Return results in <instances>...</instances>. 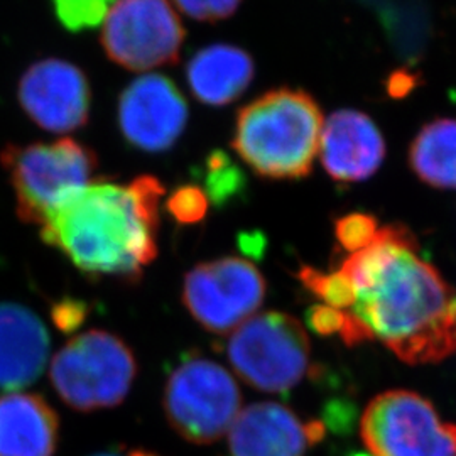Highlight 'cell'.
<instances>
[{"label":"cell","instance_id":"24","mask_svg":"<svg viewBox=\"0 0 456 456\" xmlns=\"http://www.w3.org/2000/svg\"><path fill=\"white\" fill-rule=\"evenodd\" d=\"M242 0H175L186 16L196 20H222L232 16Z\"/></svg>","mask_w":456,"mask_h":456},{"label":"cell","instance_id":"1","mask_svg":"<svg viewBox=\"0 0 456 456\" xmlns=\"http://www.w3.org/2000/svg\"><path fill=\"white\" fill-rule=\"evenodd\" d=\"M418 250L412 232L395 224L342 264L355 289L350 314L409 365L456 354L455 291Z\"/></svg>","mask_w":456,"mask_h":456},{"label":"cell","instance_id":"27","mask_svg":"<svg viewBox=\"0 0 456 456\" xmlns=\"http://www.w3.org/2000/svg\"><path fill=\"white\" fill-rule=\"evenodd\" d=\"M357 419V406L345 399H333L326 404L325 421L335 433L346 435L354 429Z\"/></svg>","mask_w":456,"mask_h":456},{"label":"cell","instance_id":"15","mask_svg":"<svg viewBox=\"0 0 456 456\" xmlns=\"http://www.w3.org/2000/svg\"><path fill=\"white\" fill-rule=\"evenodd\" d=\"M232 456H305V424L291 409L257 403L239 412L228 429Z\"/></svg>","mask_w":456,"mask_h":456},{"label":"cell","instance_id":"17","mask_svg":"<svg viewBox=\"0 0 456 456\" xmlns=\"http://www.w3.org/2000/svg\"><path fill=\"white\" fill-rule=\"evenodd\" d=\"M254 61L244 49L213 45L198 51L186 68L188 85L200 102L227 105L248 88L254 78Z\"/></svg>","mask_w":456,"mask_h":456},{"label":"cell","instance_id":"19","mask_svg":"<svg viewBox=\"0 0 456 456\" xmlns=\"http://www.w3.org/2000/svg\"><path fill=\"white\" fill-rule=\"evenodd\" d=\"M117 0H53L60 22L68 31L78 33L103 24Z\"/></svg>","mask_w":456,"mask_h":456},{"label":"cell","instance_id":"20","mask_svg":"<svg viewBox=\"0 0 456 456\" xmlns=\"http://www.w3.org/2000/svg\"><path fill=\"white\" fill-rule=\"evenodd\" d=\"M299 279L310 291L326 301L330 308H352L355 303V289L342 271L335 274H323L313 267H303Z\"/></svg>","mask_w":456,"mask_h":456},{"label":"cell","instance_id":"25","mask_svg":"<svg viewBox=\"0 0 456 456\" xmlns=\"http://www.w3.org/2000/svg\"><path fill=\"white\" fill-rule=\"evenodd\" d=\"M345 322H346V313L330 308V306L314 305L306 313V323L314 333H318L322 337L342 333Z\"/></svg>","mask_w":456,"mask_h":456},{"label":"cell","instance_id":"30","mask_svg":"<svg viewBox=\"0 0 456 456\" xmlns=\"http://www.w3.org/2000/svg\"><path fill=\"white\" fill-rule=\"evenodd\" d=\"M129 456H156L152 455V453H147V452H142V450H135V452H132Z\"/></svg>","mask_w":456,"mask_h":456},{"label":"cell","instance_id":"32","mask_svg":"<svg viewBox=\"0 0 456 456\" xmlns=\"http://www.w3.org/2000/svg\"><path fill=\"white\" fill-rule=\"evenodd\" d=\"M350 456H374V455H367V453H354V455Z\"/></svg>","mask_w":456,"mask_h":456},{"label":"cell","instance_id":"29","mask_svg":"<svg viewBox=\"0 0 456 456\" xmlns=\"http://www.w3.org/2000/svg\"><path fill=\"white\" fill-rule=\"evenodd\" d=\"M305 431H306V438L310 444L320 443L325 438L326 426L320 421H311V423L305 424Z\"/></svg>","mask_w":456,"mask_h":456},{"label":"cell","instance_id":"14","mask_svg":"<svg viewBox=\"0 0 456 456\" xmlns=\"http://www.w3.org/2000/svg\"><path fill=\"white\" fill-rule=\"evenodd\" d=\"M49 355L45 323L22 305L0 303V391L31 386Z\"/></svg>","mask_w":456,"mask_h":456},{"label":"cell","instance_id":"7","mask_svg":"<svg viewBox=\"0 0 456 456\" xmlns=\"http://www.w3.org/2000/svg\"><path fill=\"white\" fill-rule=\"evenodd\" d=\"M242 406L235 379L222 365L190 355L169 374L164 409L184 440L207 444L225 436Z\"/></svg>","mask_w":456,"mask_h":456},{"label":"cell","instance_id":"11","mask_svg":"<svg viewBox=\"0 0 456 456\" xmlns=\"http://www.w3.org/2000/svg\"><path fill=\"white\" fill-rule=\"evenodd\" d=\"M19 103L36 126L63 134L88 122L92 92L78 66L49 58L34 63L22 75Z\"/></svg>","mask_w":456,"mask_h":456},{"label":"cell","instance_id":"21","mask_svg":"<svg viewBox=\"0 0 456 456\" xmlns=\"http://www.w3.org/2000/svg\"><path fill=\"white\" fill-rule=\"evenodd\" d=\"M377 232V218L369 213H350L335 224L337 240L352 254L370 244Z\"/></svg>","mask_w":456,"mask_h":456},{"label":"cell","instance_id":"2","mask_svg":"<svg viewBox=\"0 0 456 456\" xmlns=\"http://www.w3.org/2000/svg\"><path fill=\"white\" fill-rule=\"evenodd\" d=\"M163 195L152 176L131 184L97 180L49 218L41 237L86 274L135 281L158 256Z\"/></svg>","mask_w":456,"mask_h":456},{"label":"cell","instance_id":"13","mask_svg":"<svg viewBox=\"0 0 456 456\" xmlns=\"http://www.w3.org/2000/svg\"><path fill=\"white\" fill-rule=\"evenodd\" d=\"M318 154L331 180L357 183L369 180L382 166L386 141L369 115L338 110L323 124Z\"/></svg>","mask_w":456,"mask_h":456},{"label":"cell","instance_id":"4","mask_svg":"<svg viewBox=\"0 0 456 456\" xmlns=\"http://www.w3.org/2000/svg\"><path fill=\"white\" fill-rule=\"evenodd\" d=\"M0 161L14 188L19 218L41 227L97 181L95 152L73 139L11 144L2 151Z\"/></svg>","mask_w":456,"mask_h":456},{"label":"cell","instance_id":"9","mask_svg":"<svg viewBox=\"0 0 456 456\" xmlns=\"http://www.w3.org/2000/svg\"><path fill=\"white\" fill-rule=\"evenodd\" d=\"M102 26L109 58L134 71L175 63L184 41V28L169 0H117Z\"/></svg>","mask_w":456,"mask_h":456},{"label":"cell","instance_id":"3","mask_svg":"<svg viewBox=\"0 0 456 456\" xmlns=\"http://www.w3.org/2000/svg\"><path fill=\"white\" fill-rule=\"evenodd\" d=\"M323 114L303 90L279 88L237 115L232 146L254 173L271 180H299L320 151Z\"/></svg>","mask_w":456,"mask_h":456},{"label":"cell","instance_id":"31","mask_svg":"<svg viewBox=\"0 0 456 456\" xmlns=\"http://www.w3.org/2000/svg\"><path fill=\"white\" fill-rule=\"evenodd\" d=\"M95 456H120V455H117V453H100V455H95Z\"/></svg>","mask_w":456,"mask_h":456},{"label":"cell","instance_id":"6","mask_svg":"<svg viewBox=\"0 0 456 456\" xmlns=\"http://www.w3.org/2000/svg\"><path fill=\"white\" fill-rule=\"evenodd\" d=\"M227 357L248 386L264 392H286L308 370L310 338L293 316L262 313L233 330Z\"/></svg>","mask_w":456,"mask_h":456},{"label":"cell","instance_id":"23","mask_svg":"<svg viewBox=\"0 0 456 456\" xmlns=\"http://www.w3.org/2000/svg\"><path fill=\"white\" fill-rule=\"evenodd\" d=\"M210 180H208V188H210V196L215 200V203H224L230 196L237 191V186L242 183L240 178H237V171L232 167L224 154H216L210 159Z\"/></svg>","mask_w":456,"mask_h":456},{"label":"cell","instance_id":"22","mask_svg":"<svg viewBox=\"0 0 456 456\" xmlns=\"http://www.w3.org/2000/svg\"><path fill=\"white\" fill-rule=\"evenodd\" d=\"M166 207L180 224H198L208 212V195L198 186H181L169 196Z\"/></svg>","mask_w":456,"mask_h":456},{"label":"cell","instance_id":"5","mask_svg":"<svg viewBox=\"0 0 456 456\" xmlns=\"http://www.w3.org/2000/svg\"><path fill=\"white\" fill-rule=\"evenodd\" d=\"M137 365L131 348L109 331L90 330L54 355L49 377L60 397L77 411L114 408L131 391Z\"/></svg>","mask_w":456,"mask_h":456},{"label":"cell","instance_id":"18","mask_svg":"<svg viewBox=\"0 0 456 456\" xmlns=\"http://www.w3.org/2000/svg\"><path fill=\"white\" fill-rule=\"evenodd\" d=\"M409 164L419 180L440 190H456V120L426 124L409 147Z\"/></svg>","mask_w":456,"mask_h":456},{"label":"cell","instance_id":"10","mask_svg":"<svg viewBox=\"0 0 456 456\" xmlns=\"http://www.w3.org/2000/svg\"><path fill=\"white\" fill-rule=\"evenodd\" d=\"M264 296L265 281L259 269L237 257L198 264L183 288V301L196 322L220 335L252 318Z\"/></svg>","mask_w":456,"mask_h":456},{"label":"cell","instance_id":"8","mask_svg":"<svg viewBox=\"0 0 456 456\" xmlns=\"http://www.w3.org/2000/svg\"><path fill=\"white\" fill-rule=\"evenodd\" d=\"M360 435L374 456H456V424L411 391H389L365 409Z\"/></svg>","mask_w":456,"mask_h":456},{"label":"cell","instance_id":"16","mask_svg":"<svg viewBox=\"0 0 456 456\" xmlns=\"http://www.w3.org/2000/svg\"><path fill=\"white\" fill-rule=\"evenodd\" d=\"M58 416L36 394L11 392L0 397V456H53Z\"/></svg>","mask_w":456,"mask_h":456},{"label":"cell","instance_id":"28","mask_svg":"<svg viewBox=\"0 0 456 456\" xmlns=\"http://www.w3.org/2000/svg\"><path fill=\"white\" fill-rule=\"evenodd\" d=\"M416 85L414 78L408 73H394L389 80V92L392 97H404Z\"/></svg>","mask_w":456,"mask_h":456},{"label":"cell","instance_id":"12","mask_svg":"<svg viewBox=\"0 0 456 456\" xmlns=\"http://www.w3.org/2000/svg\"><path fill=\"white\" fill-rule=\"evenodd\" d=\"M188 122V103L163 75H144L124 90L118 126L127 142L146 152H163L180 139Z\"/></svg>","mask_w":456,"mask_h":456},{"label":"cell","instance_id":"26","mask_svg":"<svg viewBox=\"0 0 456 456\" xmlns=\"http://www.w3.org/2000/svg\"><path fill=\"white\" fill-rule=\"evenodd\" d=\"M86 314H88V306L78 299H63L56 303L51 310L54 325L58 326L63 333H71L78 330L85 323Z\"/></svg>","mask_w":456,"mask_h":456}]
</instances>
